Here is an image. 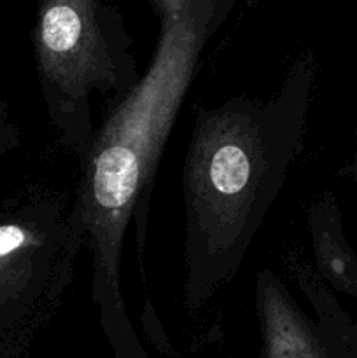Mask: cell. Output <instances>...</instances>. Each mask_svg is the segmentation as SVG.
<instances>
[{
    "instance_id": "obj_1",
    "label": "cell",
    "mask_w": 357,
    "mask_h": 358,
    "mask_svg": "<svg viewBox=\"0 0 357 358\" xmlns=\"http://www.w3.org/2000/svg\"><path fill=\"white\" fill-rule=\"evenodd\" d=\"M317 62L301 55L268 98L198 107L186 150L184 287L198 311L240 271L304 147Z\"/></svg>"
},
{
    "instance_id": "obj_2",
    "label": "cell",
    "mask_w": 357,
    "mask_h": 358,
    "mask_svg": "<svg viewBox=\"0 0 357 358\" xmlns=\"http://www.w3.org/2000/svg\"><path fill=\"white\" fill-rule=\"evenodd\" d=\"M233 0H195L161 17L156 51L136 86L121 98L80 159L74 196L84 250L91 255V299L115 345L133 338L121 287L122 245L133 219L144 238L154 177L200 58L233 9Z\"/></svg>"
},
{
    "instance_id": "obj_3",
    "label": "cell",
    "mask_w": 357,
    "mask_h": 358,
    "mask_svg": "<svg viewBox=\"0 0 357 358\" xmlns=\"http://www.w3.org/2000/svg\"><path fill=\"white\" fill-rule=\"evenodd\" d=\"M132 37L104 0H42L35 52L46 107L59 145L84 159L93 145L94 94L126 96L142 73Z\"/></svg>"
},
{
    "instance_id": "obj_4",
    "label": "cell",
    "mask_w": 357,
    "mask_h": 358,
    "mask_svg": "<svg viewBox=\"0 0 357 358\" xmlns=\"http://www.w3.org/2000/svg\"><path fill=\"white\" fill-rule=\"evenodd\" d=\"M314 268L332 292L357 301V254L343 229V217L335 192L326 191L307 210Z\"/></svg>"
},
{
    "instance_id": "obj_5",
    "label": "cell",
    "mask_w": 357,
    "mask_h": 358,
    "mask_svg": "<svg viewBox=\"0 0 357 358\" xmlns=\"http://www.w3.org/2000/svg\"><path fill=\"white\" fill-rule=\"evenodd\" d=\"M195 0H150V3L154 6V9L160 13L161 17L168 16V14H174L182 10L184 7H188L189 3H192Z\"/></svg>"
},
{
    "instance_id": "obj_6",
    "label": "cell",
    "mask_w": 357,
    "mask_h": 358,
    "mask_svg": "<svg viewBox=\"0 0 357 358\" xmlns=\"http://www.w3.org/2000/svg\"><path fill=\"white\" fill-rule=\"evenodd\" d=\"M346 171H349L350 178H352L354 185H356V189H357V122H356V129H354L352 159H350V163L346 164Z\"/></svg>"
}]
</instances>
